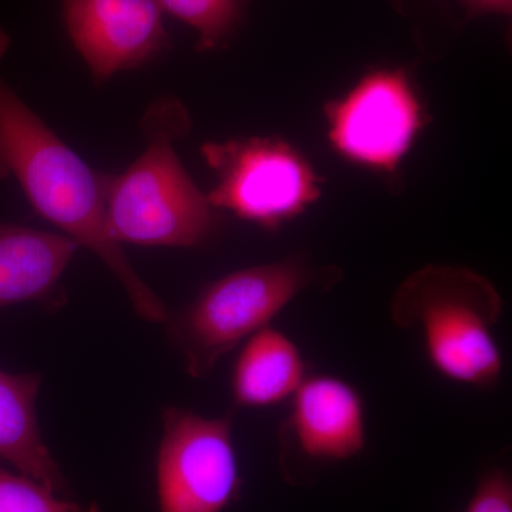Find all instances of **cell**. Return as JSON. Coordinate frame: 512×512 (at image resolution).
Wrapping results in <instances>:
<instances>
[{
  "label": "cell",
  "mask_w": 512,
  "mask_h": 512,
  "mask_svg": "<svg viewBox=\"0 0 512 512\" xmlns=\"http://www.w3.org/2000/svg\"><path fill=\"white\" fill-rule=\"evenodd\" d=\"M190 127L180 100L153 101L141 120L143 154L124 173L104 175L107 227L120 245L197 248L217 234V211L175 151Z\"/></svg>",
  "instance_id": "obj_2"
},
{
  "label": "cell",
  "mask_w": 512,
  "mask_h": 512,
  "mask_svg": "<svg viewBox=\"0 0 512 512\" xmlns=\"http://www.w3.org/2000/svg\"><path fill=\"white\" fill-rule=\"evenodd\" d=\"M202 154L217 174V184L207 194L212 207L265 229L299 217L322 192L311 164L278 138L207 143Z\"/></svg>",
  "instance_id": "obj_5"
},
{
  "label": "cell",
  "mask_w": 512,
  "mask_h": 512,
  "mask_svg": "<svg viewBox=\"0 0 512 512\" xmlns=\"http://www.w3.org/2000/svg\"><path fill=\"white\" fill-rule=\"evenodd\" d=\"M503 308L500 292L484 275L464 266L427 265L396 289L390 316L397 328L419 330L439 375L490 389L504 370L494 335Z\"/></svg>",
  "instance_id": "obj_3"
},
{
  "label": "cell",
  "mask_w": 512,
  "mask_h": 512,
  "mask_svg": "<svg viewBox=\"0 0 512 512\" xmlns=\"http://www.w3.org/2000/svg\"><path fill=\"white\" fill-rule=\"evenodd\" d=\"M9 37L0 30V62ZM13 178L33 210L109 268L134 311L151 323H164L167 306L138 275L114 241L104 208V174L96 173L30 110L0 73V180Z\"/></svg>",
  "instance_id": "obj_1"
},
{
  "label": "cell",
  "mask_w": 512,
  "mask_h": 512,
  "mask_svg": "<svg viewBox=\"0 0 512 512\" xmlns=\"http://www.w3.org/2000/svg\"><path fill=\"white\" fill-rule=\"evenodd\" d=\"M333 148L363 167L392 173L426 124L423 107L403 70L367 74L326 107Z\"/></svg>",
  "instance_id": "obj_7"
},
{
  "label": "cell",
  "mask_w": 512,
  "mask_h": 512,
  "mask_svg": "<svg viewBox=\"0 0 512 512\" xmlns=\"http://www.w3.org/2000/svg\"><path fill=\"white\" fill-rule=\"evenodd\" d=\"M64 26L93 79L137 69L168 47L157 0H59Z\"/></svg>",
  "instance_id": "obj_8"
},
{
  "label": "cell",
  "mask_w": 512,
  "mask_h": 512,
  "mask_svg": "<svg viewBox=\"0 0 512 512\" xmlns=\"http://www.w3.org/2000/svg\"><path fill=\"white\" fill-rule=\"evenodd\" d=\"M164 12L198 33L197 49L227 45L244 18L245 0H157Z\"/></svg>",
  "instance_id": "obj_13"
},
{
  "label": "cell",
  "mask_w": 512,
  "mask_h": 512,
  "mask_svg": "<svg viewBox=\"0 0 512 512\" xmlns=\"http://www.w3.org/2000/svg\"><path fill=\"white\" fill-rule=\"evenodd\" d=\"M289 429L299 450L313 461H345L366 447L362 394L340 377H306L292 397Z\"/></svg>",
  "instance_id": "obj_9"
},
{
  "label": "cell",
  "mask_w": 512,
  "mask_h": 512,
  "mask_svg": "<svg viewBox=\"0 0 512 512\" xmlns=\"http://www.w3.org/2000/svg\"><path fill=\"white\" fill-rule=\"evenodd\" d=\"M301 349L274 326L245 340L231 376L232 400L238 407L261 409L292 399L306 379Z\"/></svg>",
  "instance_id": "obj_12"
},
{
  "label": "cell",
  "mask_w": 512,
  "mask_h": 512,
  "mask_svg": "<svg viewBox=\"0 0 512 512\" xmlns=\"http://www.w3.org/2000/svg\"><path fill=\"white\" fill-rule=\"evenodd\" d=\"M339 272L302 259L239 269L201 289L185 308L168 313L165 333L194 379L210 376L222 357L251 338L306 289L333 284Z\"/></svg>",
  "instance_id": "obj_4"
},
{
  "label": "cell",
  "mask_w": 512,
  "mask_h": 512,
  "mask_svg": "<svg viewBox=\"0 0 512 512\" xmlns=\"http://www.w3.org/2000/svg\"><path fill=\"white\" fill-rule=\"evenodd\" d=\"M156 484L160 512H222L234 503L242 481L232 417L165 407Z\"/></svg>",
  "instance_id": "obj_6"
},
{
  "label": "cell",
  "mask_w": 512,
  "mask_h": 512,
  "mask_svg": "<svg viewBox=\"0 0 512 512\" xmlns=\"http://www.w3.org/2000/svg\"><path fill=\"white\" fill-rule=\"evenodd\" d=\"M79 248L66 235L0 221V309H59L66 299L62 278Z\"/></svg>",
  "instance_id": "obj_10"
},
{
  "label": "cell",
  "mask_w": 512,
  "mask_h": 512,
  "mask_svg": "<svg viewBox=\"0 0 512 512\" xmlns=\"http://www.w3.org/2000/svg\"><path fill=\"white\" fill-rule=\"evenodd\" d=\"M0 512H101L96 504L66 500L22 473L0 470Z\"/></svg>",
  "instance_id": "obj_14"
},
{
  "label": "cell",
  "mask_w": 512,
  "mask_h": 512,
  "mask_svg": "<svg viewBox=\"0 0 512 512\" xmlns=\"http://www.w3.org/2000/svg\"><path fill=\"white\" fill-rule=\"evenodd\" d=\"M42 386L39 373L0 370V458L50 490L67 494L66 477L43 440L37 419V396Z\"/></svg>",
  "instance_id": "obj_11"
},
{
  "label": "cell",
  "mask_w": 512,
  "mask_h": 512,
  "mask_svg": "<svg viewBox=\"0 0 512 512\" xmlns=\"http://www.w3.org/2000/svg\"><path fill=\"white\" fill-rule=\"evenodd\" d=\"M471 16L511 15L512 0H461Z\"/></svg>",
  "instance_id": "obj_16"
},
{
  "label": "cell",
  "mask_w": 512,
  "mask_h": 512,
  "mask_svg": "<svg viewBox=\"0 0 512 512\" xmlns=\"http://www.w3.org/2000/svg\"><path fill=\"white\" fill-rule=\"evenodd\" d=\"M466 512H512V481L504 470H491L478 483Z\"/></svg>",
  "instance_id": "obj_15"
}]
</instances>
